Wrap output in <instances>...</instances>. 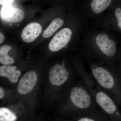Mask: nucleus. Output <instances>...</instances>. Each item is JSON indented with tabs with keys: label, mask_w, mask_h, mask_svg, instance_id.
Wrapping results in <instances>:
<instances>
[{
	"label": "nucleus",
	"mask_w": 121,
	"mask_h": 121,
	"mask_svg": "<svg viewBox=\"0 0 121 121\" xmlns=\"http://www.w3.org/2000/svg\"><path fill=\"white\" fill-rule=\"evenodd\" d=\"M114 32L99 25L89 24L81 36L79 50L84 56L117 66L119 49Z\"/></svg>",
	"instance_id": "nucleus-1"
},
{
	"label": "nucleus",
	"mask_w": 121,
	"mask_h": 121,
	"mask_svg": "<svg viewBox=\"0 0 121 121\" xmlns=\"http://www.w3.org/2000/svg\"><path fill=\"white\" fill-rule=\"evenodd\" d=\"M80 55L84 65L97 84L121 106V73L117 66L103 63Z\"/></svg>",
	"instance_id": "nucleus-2"
},
{
	"label": "nucleus",
	"mask_w": 121,
	"mask_h": 121,
	"mask_svg": "<svg viewBox=\"0 0 121 121\" xmlns=\"http://www.w3.org/2000/svg\"><path fill=\"white\" fill-rule=\"evenodd\" d=\"M73 62L79 75L89 89L98 107L108 115L111 121H121V112L119 106L87 71L80 55H77Z\"/></svg>",
	"instance_id": "nucleus-3"
},
{
	"label": "nucleus",
	"mask_w": 121,
	"mask_h": 121,
	"mask_svg": "<svg viewBox=\"0 0 121 121\" xmlns=\"http://www.w3.org/2000/svg\"><path fill=\"white\" fill-rule=\"evenodd\" d=\"M63 108L72 111L78 116L97 109V105L80 77L67 86L60 95Z\"/></svg>",
	"instance_id": "nucleus-4"
},
{
	"label": "nucleus",
	"mask_w": 121,
	"mask_h": 121,
	"mask_svg": "<svg viewBox=\"0 0 121 121\" xmlns=\"http://www.w3.org/2000/svg\"><path fill=\"white\" fill-rule=\"evenodd\" d=\"M89 23L84 19L78 24L74 29L65 27L60 30L54 36L49 44V49L53 52L67 48L73 35H82Z\"/></svg>",
	"instance_id": "nucleus-5"
},
{
	"label": "nucleus",
	"mask_w": 121,
	"mask_h": 121,
	"mask_svg": "<svg viewBox=\"0 0 121 121\" xmlns=\"http://www.w3.org/2000/svg\"><path fill=\"white\" fill-rule=\"evenodd\" d=\"M67 62L66 59L63 58L60 63L53 66L49 71L50 83L59 90L63 89L64 90L74 80V72Z\"/></svg>",
	"instance_id": "nucleus-6"
},
{
	"label": "nucleus",
	"mask_w": 121,
	"mask_h": 121,
	"mask_svg": "<svg viewBox=\"0 0 121 121\" xmlns=\"http://www.w3.org/2000/svg\"><path fill=\"white\" fill-rule=\"evenodd\" d=\"M102 26L114 32H121V8L117 7L105 15L97 25Z\"/></svg>",
	"instance_id": "nucleus-7"
},
{
	"label": "nucleus",
	"mask_w": 121,
	"mask_h": 121,
	"mask_svg": "<svg viewBox=\"0 0 121 121\" xmlns=\"http://www.w3.org/2000/svg\"><path fill=\"white\" fill-rule=\"evenodd\" d=\"M37 81V74L35 72H26L20 79L17 84L18 93L21 95H25L30 93L35 88Z\"/></svg>",
	"instance_id": "nucleus-8"
},
{
	"label": "nucleus",
	"mask_w": 121,
	"mask_h": 121,
	"mask_svg": "<svg viewBox=\"0 0 121 121\" xmlns=\"http://www.w3.org/2000/svg\"><path fill=\"white\" fill-rule=\"evenodd\" d=\"M24 17L22 9L13 8L10 5H3L1 9V18L5 22L18 23L22 21Z\"/></svg>",
	"instance_id": "nucleus-9"
},
{
	"label": "nucleus",
	"mask_w": 121,
	"mask_h": 121,
	"mask_svg": "<svg viewBox=\"0 0 121 121\" xmlns=\"http://www.w3.org/2000/svg\"><path fill=\"white\" fill-rule=\"evenodd\" d=\"M41 31L42 27L39 24L32 22L25 27L21 33V37L24 42L31 43L39 35Z\"/></svg>",
	"instance_id": "nucleus-10"
},
{
	"label": "nucleus",
	"mask_w": 121,
	"mask_h": 121,
	"mask_svg": "<svg viewBox=\"0 0 121 121\" xmlns=\"http://www.w3.org/2000/svg\"><path fill=\"white\" fill-rule=\"evenodd\" d=\"M17 68L16 66L13 65H2L0 67V76L8 78L12 83H16L21 73V71Z\"/></svg>",
	"instance_id": "nucleus-11"
},
{
	"label": "nucleus",
	"mask_w": 121,
	"mask_h": 121,
	"mask_svg": "<svg viewBox=\"0 0 121 121\" xmlns=\"http://www.w3.org/2000/svg\"><path fill=\"white\" fill-rule=\"evenodd\" d=\"M106 114L97 108L86 113L78 116L76 121H107Z\"/></svg>",
	"instance_id": "nucleus-12"
},
{
	"label": "nucleus",
	"mask_w": 121,
	"mask_h": 121,
	"mask_svg": "<svg viewBox=\"0 0 121 121\" xmlns=\"http://www.w3.org/2000/svg\"><path fill=\"white\" fill-rule=\"evenodd\" d=\"M64 21L61 18H57L52 21L49 26L44 30L43 37L45 38L51 36L54 33L64 25Z\"/></svg>",
	"instance_id": "nucleus-13"
},
{
	"label": "nucleus",
	"mask_w": 121,
	"mask_h": 121,
	"mask_svg": "<svg viewBox=\"0 0 121 121\" xmlns=\"http://www.w3.org/2000/svg\"><path fill=\"white\" fill-rule=\"evenodd\" d=\"M9 45H6L1 46L0 48V62L4 65L13 64L14 60L8 55V52L12 49Z\"/></svg>",
	"instance_id": "nucleus-14"
},
{
	"label": "nucleus",
	"mask_w": 121,
	"mask_h": 121,
	"mask_svg": "<svg viewBox=\"0 0 121 121\" xmlns=\"http://www.w3.org/2000/svg\"><path fill=\"white\" fill-rule=\"evenodd\" d=\"M17 117L16 115L8 108H0V121H16Z\"/></svg>",
	"instance_id": "nucleus-15"
},
{
	"label": "nucleus",
	"mask_w": 121,
	"mask_h": 121,
	"mask_svg": "<svg viewBox=\"0 0 121 121\" xmlns=\"http://www.w3.org/2000/svg\"><path fill=\"white\" fill-rule=\"evenodd\" d=\"M117 67L121 73V50H119L117 59Z\"/></svg>",
	"instance_id": "nucleus-16"
},
{
	"label": "nucleus",
	"mask_w": 121,
	"mask_h": 121,
	"mask_svg": "<svg viewBox=\"0 0 121 121\" xmlns=\"http://www.w3.org/2000/svg\"><path fill=\"white\" fill-rule=\"evenodd\" d=\"M13 1L14 0H0V4L3 5H10Z\"/></svg>",
	"instance_id": "nucleus-17"
},
{
	"label": "nucleus",
	"mask_w": 121,
	"mask_h": 121,
	"mask_svg": "<svg viewBox=\"0 0 121 121\" xmlns=\"http://www.w3.org/2000/svg\"><path fill=\"white\" fill-rule=\"evenodd\" d=\"M4 89L1 87H0V99H3L4 96Z\"/></svg>",
	"instance_id": "nucleus-18"
},
{
	"label": "nucleus",
	"mask_w": 121,
	"mask_h": 121,
	"mask_svg": "<svg viewBox=\"0 0 121 121\" xmlns=\"http://www.w3.org/2000/svg\"><path fill=\"white\" fill-rule=\"evenodd\" d=\"M0 43H1L4 41V36L1 32L0 33Z\"/></svg>",
	"instance_id": "nucleus-19"
}]
</instances>
